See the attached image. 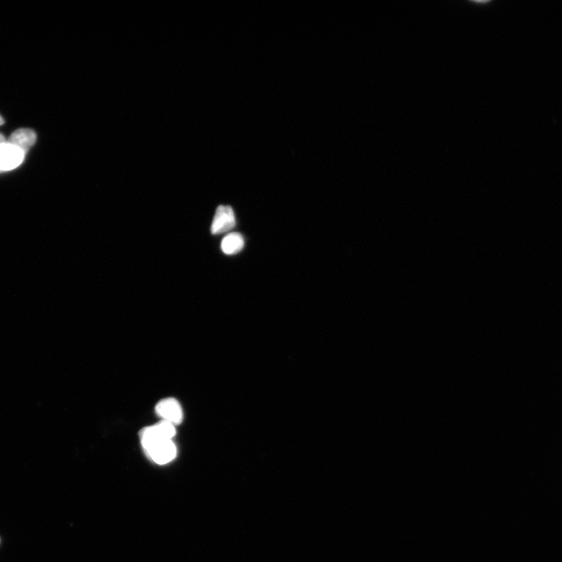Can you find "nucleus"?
I'll list each match as a JSON object with an SVG mask.
<instances>
[{"instance_id":"39448f33","label":"nucleus","mask_w":562,"mask_h":562,"mask_svg":"<svg viewBox=\"0 0 562 562\" xmlns=\"http://www.w3.org/2000/svg\"><path fill=\"white\" fill-rule=\"evenodd\" d=\"M37 139L35 132L29 128H21L11 134L8 142L27 152L33 147Z\"/></svg>"},{"instance_id":"f257e3e1","label":"nucleus","mask_w":562,"mask_h":562,"mask_svg":"<svg viewBox=\"0 0 562 562\" xmlns=\"http://www.w3.org/2000/svg\"><path fill=\"white\" fill-rule=\"evenodd\" d=\"M142 445L146 455L158 465H165L176 456V447L173 439H156Z\"/></svg>"},{"instance_id":"423d86ee","label":"nucleus","mask_w":562,"mask_h":562,"mask_svg":"<svg viewBox=\"0 0 562 562\" xmlns=\"http://www.w3.org/2000/svg\"><path fill=\"white\" fill-rule=\"evenodd\" d=\"M244 246V238L238 233H231L226 236L221 243L222 251L227 255H235L241 252Z\"/></svg>"},{"instance_id":"0eeeda50","label":"nucleus","mask_w":562,"mask_h":562,"mask_svg":"<svg viewBox=\"0 0 562 562\" xmlns=\"http://www.w3.org/2000/svg\"><path fill=\"white\" fill-rule=\"evenodd\" d=\"M6 142H7V140H6L5 137L3 136L2 134H0V144L4 143Z\"/></svg>"},{"instance_id":"7ed1b4c3","label":"nucleus","mask_w":562,"mask_h":562,"mask_svg":"<svg viewBox=\"0 0 562 562\" xmlns=\"http://www.w3.org/2000/svg\"><path fill=\"white\" fill-rule=\"evenodd\" d=\"M156 413L163 420L174 426L179 425L184 419L180 403L174 399H165L157 403Z\"/></svg>"},{"instance_id":"f03ea898","label":"nucleus","mask_w":562,"mask_h":562,"mask_svg":"<svg viewBox=\"0 0 562 562\" xmlns=\"http://www.w3.org/2000/svg\"><path fill=\"white\" fill-rule=\"evenodd\" d=\"M26 152L7 142L0 144V172L14 170L20 166Z\"/></svg>"},{"instance_id":"6e6552de","label":"nucleus","mask_w":562,"mask_h":562,"mask_svg":"<svg viewBox=\"0 0 562 562\" xmlns=\"http://www.w3.org/2000/svg\"><path fill=\"white\" fill-rule=\"evenodd\" d=\"M3 123H4V120L1 117V116H0V125H2Z\"/></svg>"},{"instance_id":"20e7f679","label":"nucleus","mask_w":562,"mask_h":562,"mask_svg":"<svg viewBox=\"0 0 562 562\" xmlns=\"http://www.w3.org/2000/svg\"><path fill=\"white\" fill-rule=\"evenodd\" d=\"M236 224L233 209L228 206L217 208L211 227L212 235H221L233 229Z\"/></svg>"}]
</instances>
